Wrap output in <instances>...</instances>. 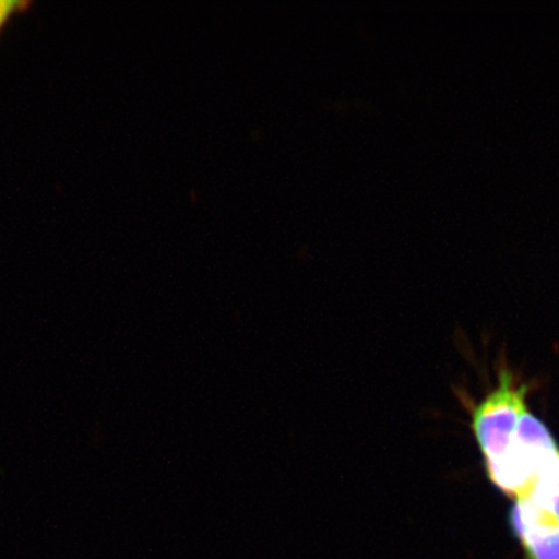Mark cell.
Returning <instances> with one entry per match:
<instances>
[{
    "label": "cell",
    "instance_id": "7a4b0ae2",
    "mask_svg": "<svg viewBox=\"0 0 559 559\" xmlns=\"http://www.w3.org/2000/svg\"><path fill=\"white\" fill-rule=\"evenodd\" d=\"M523 559H559V528L542 531L519 542Z\"/></svg>",
    "mask_w": 559,
    "mask_h": 559
},
{
    "label": "cell",
    "instance_id": "6da1fadb",
    "mask_svg": "<svg viewBox=\"0 0 559 559\" xmlns=\"http://www.w3.org/2000/svg\"><path fill=\"white\" fill-rule=\"evenodd\" d=\"M558 456L554 435L528 408L501 449L484 461L489 481L513 501L526 493Z\"/></svg>",
    "mask_w": 559,
    "mask_h": 559
},
{
    "label": "cell",
    "instance_id": "3957f363",
    "mask_svg": "<svg viewBox=\"0 0 559 559\" xmlns=\"http://www.w3.org/2000/svg\"><path fill=\"white\" fill-rule=\"evenodd\" d=\"M33 5V0H0V35L13 17L29 11Z\"/></svg>",
    "mask_w": 559,
    "mask_h": 559
}]
</instances>
